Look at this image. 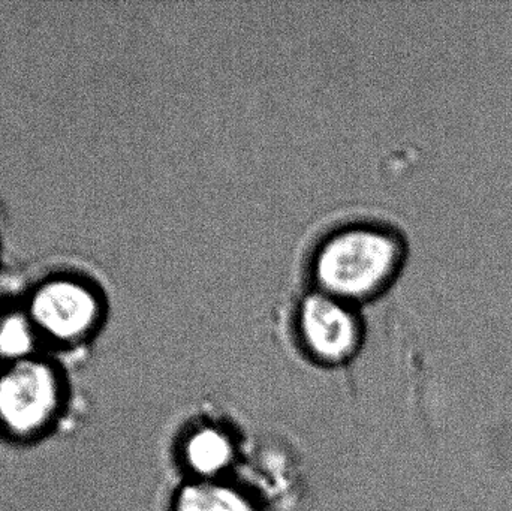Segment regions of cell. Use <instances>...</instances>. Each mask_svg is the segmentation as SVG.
Instances as JSON below:
<instances>
[{
  "mask_svg": "<svg viewBox=\"0 0 512 511\" xmlns=\"http://www.w3.org/2000/svg\"><path fill=\"white\" fill-rule=\"evenodd\" d=\"M408 243L387 225H349L331 233L312 261L315 290L357 306L378 299L396 281Z\"/></svg>",
  "mask_w": 512,
  "mask_h": 511,
  "instance_id": "1",
  "label": "cell"
},
{
  "mask_svg": "<svg viewBox=\"0 0 512 511\" xmlns=\"http://www.w3.org/2000/svg\"><path fill=\"white\" fill-rule=\"evenodd\" d=\"M65 378L41 357L0 368V434L12 441L38 440L53 429L65 407Z\"/></svg>",
  "mask_w": 512,
  "mask_h": 511,
  "instance_id": "2",
  "label": "cell"
},
{
  "mask_svg": "<svg viewBox=\"0 0 512 511\" xmlns=\"http://www.w3.org/2000/svg\"><path fill=\"white\" fill-rule=\"evenodd\" d=\"M295 323L301 348L318 365H345L363 345L364 326L357 306L321 291L303 297Z\"/></svg>",
  "mask_w": 512,
  "mask_h": 511,
  "instance_id": "3",
  "label": "cell"
},
{
  "mask_svg": "<svg viewBox=\"0 0 512 511\" xmlns=\"http://www.w3.org/2000/svg\"><path fill=\"white\" fill-rule=\"evenodd\" d=\"M99 317L93 294L72 282H54L42 288L32 302L33 323L60 342H74L89 335Z\"/></svg>",
  "mask_w": 512,
  "mask_h": 511,
  "instance_id": "4",
  "label": "cell"
},
{
  "mask_svg": "<svg viewBox=\"0 0 512 511\" xmlns=\"http://www.w3.org/2000/svg\"><path fill=\"white\" fill-rule=\"evenodd\" d=\"M179 456L189 480H225L236 465L239 449L230 431L201 423L186 432Z\"/></svg>",
  "mask_w": 512,
  "mask_h": 511,
  "instance_id": "5",
  "label": "cell"
},
{
  "mask_svg": "<svg viewBox=\"0 0 512 511\" xmlns=\"http://www.w3.org/2000/svg\"><path fill=\"white\" fill-rule=\"evenodd\" d=\"M173 511H259L245 489L230 480H188L174 494Z\"/></svg>",
  "mask_w": 512,
  "mask_h": 511,
  "instance_id": "6",
  "label": "cell"
},
{
  "mask_svg": "<svg viewBox=\"0 0 512 511\" xmlns=\"http://www.w3.org/2000/svg\"><path fill=\"white\" fill-rule=\"evenodd\" d=\"M33 342L32 329L21 318H9L0 326V357L5 363L33 356Z\"/></svg>",
  "mask_w": 512,
  "mask_h": 511,
  "instance_id": "7",
  "label": "cell"
}]
</instances>
